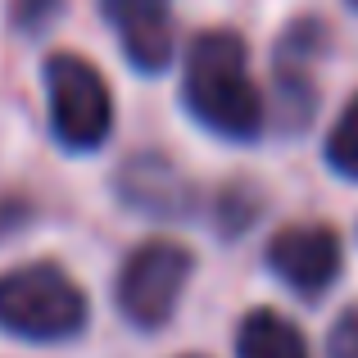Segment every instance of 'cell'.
<instances>
[{
	"mask_svg": "<svg viewBox=\"0 0 358 358\" xmlns=\"http://www.w3.org/2000/svg\"><path fill=\"white\" fill-rule=\"evenodd\" d=\"M236 358H308V345L295 327L272 308H259L241 322Z\"/></svg>",
	"mask_w": 358,
	"mask_h": 358,
	"instance_id": "7",
	"label": "cell"
},
{
	"mask_svg": "<svg viewBox=\"0 0 358 358\" xmlns=\"http://www.w3.org/2000/svg\"><path fill=\"white\" fill-rule=\"evenodd\" d=\"M87 327V295L50 263L0 277V331L18 341H69Z\"/></svg>",
	"mask_w": 358,
	"mask_h": 358,
	"instance_id": "2",
	"label": "cell"
},
{
	"mask_svg": "<svg viewBox=\"0 0 358 358\" xmlns=\"http://www.w3.org/2000/svg\"><path fill=\"white\" fill-rule=\"evenodd\" d=\"M45 96H50V127L59 145L69 150H96L114 127V100L109 87L87 59L55 55L45 64Z\"/></svg>",
	"mask_w": 358,
	"mask_h": 358,
	"instance_id": "3",
	"label": "cell"
},
{
	"mask_svg": "<svg viewBox=\"0 0 358 358\" xmlns=\"http://www.w3.org/2000/svg\"><path fill=\"white\" fill-rule=\"evenodd\" d=\"M186 105L209 131L254 141L263 127V100L245 69V41L231 32H204L186 55Z\"/></svg>",
	"mask_w": 358,
	"mask_h": 358,
	"instance_id": "1",
	"label": "cell"
},
{
	"mask_svg": "<svg viewBox=\"0 0 358 358\" xmlns=\"http://www.w3.org/2000/svg\"><path fill=\"white\" fill-rule=\"evenodd\" d=\"M55 9H59V0H18V5H14V18L23 23V32H36V27L50 23Z\"/></svg>",
	"mask_w": 358,
	"mask_h": 358,
	"instance_id": "10",
	"label": "cell"
},
{
	"mask_svg": "<svg viewBox=\"0 0 358 358\" xmlns=\"http://www.w3.org/2000/svg\"><path fill=\"white\" fill-rule=\"evenodd\" d=\"M327 358H358V308L341 317L327 336Z\"/></svg>",
	"mask_w": 358,
	"mask_h": 358,
	"instance_id": "9",
	"label": "cell"
},
{
	"mask_svg": "<svg viewBox=\"0 0 358 358\" xmlns=\"http://www.w3.org/2000/svg\"><path fill=\"white\" fill-rule=\"evenodd\" d=\"M354 5H358V0H354Z\"/></svg>",
	"mask_w": 358,
	"mask_h": 358,
	"instance_id": "11",
	"label": "cell"
},
{
	"mask_svg": "<svg viewBox=\"0 0 358 358\" xmlns=\"http://www.w3.org/2000/svg\"><path fill=\"white\" fill-rule=\"evenodd\" d=\"M191 277V254L173 241H150L122 263L118 272V308L131 327L155 331L173 317L182 286Z\"/></svg>",
	"mask_w": 358,
	"mask_h": 358,
	"instance_id": "4",
	"label": "cell"
},
{
	"mask_svg": "<svg viewBox=\"0 0 358 358\" xmlns=\"http://www.w3.org/2000/svg\"><path fill=\"white\" fill-rule=\"evenodd\" d=\"M327 159H331L336 173L358 177V100H350V109H345L341 122L331 127V141H327Z\"/></svg>",
	"mask_w": 358,
	"mask_h": 358,
	"instance_id": "8",
	"label": "cell"
},
{
	"mask_svg": "<svg viewBox=\"0 0 358 358\" xmlns=\"http://www.w3.org/2000/svg\"><path fill=\"white\" fill-rule=\"evenodd\" d=\"M109 23L118 27V41L141 73H159L173 59V18L168 0H105Z\"/></svg>",
	"mask_w": 358,
	"mask_h": 358,
	"instance_id": "6",
	"label": "cell"
},
{
	"mask_svg": "<svg viewBox=\"0 0 358 358\" xmlns=\"http://www.w3.org/2000/svg\"><path fill=\"white\" fill-rule=\"evenodd\" d=\"M268 268L295 295H322L341 272V241L331 227H286L268 245Z\"/></svg>",
	"mask_w": 358,
	"mask_h": 358,
	"instance_id": "5",
	"label": "cell"
}]
</instances>
